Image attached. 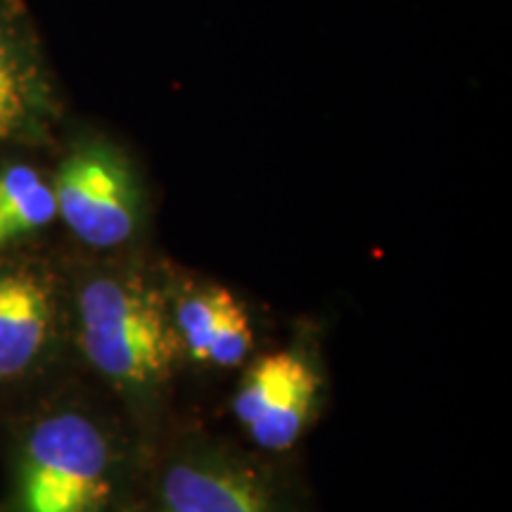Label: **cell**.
<instances>
[{"label": "cell", "mask_w": 512, "mask_h": 512, "mask_svg": "<svg viewBox=\"0 0 512 512\" xmlns=\"http://www.w3.org/2000/svg\"><path fill=\"white\" fill-rule=\"evenodd\" d=\"M53 188L29 166H12L0 174V247L55 219Z\"/></svg>", "instance_id": "8"}, {"label": "cell", "mask_w": 512, "mask_h": 512, "mask_svg": "<svg viewBox=\"0 0 512 512\" xmlns=\"http://www.w3.org/2000/svg\"><path fill=\"white\" fill-rule=\"evenodd\" d=\"M119 451L100 420L57 411L31 427L19 460V512H107Z\"/></svg>", "instance_id": "2"}, {"label": "cell", "mask_w": 512, "mask_h": 512, "mask_svg": "<svg viewBox=\"0 0 512 512\" xmlns=\"http://www.w3.org/2000/svg\"><path fill=\"white\" fill-rule=\"evenodd\" d=\"M323 399V375L302 349L254 358L233 396V413L254 446L285 453L302 441Z\"/></svg>", "instance_id": "4"}, {"label": "cell", "mask_w": 512, "mask_h": 512, "mask_svg": "<svg viewBox=\"0 0 512 512\" xmlns=\"http://www.w3.org/2000/svg\"><path fill=\"white\" fill-rule=\"evenodd\" d=\"M140 512H290L264 467L221 444L174 453L152 479Z\"/></svg>", "instance_id": "3"}, {"label": "cell", "mask_w": 512, "mask_h": 512, "mask_svg": "<svg viewBox=\"0 0 512 512\" xmlns=\"http://www.w3.org/2000/svg\"><path fill=\"white\" fill-rule=\"evenodd\" d=\"M53 332V297L34 273L0 275V382L24 375Z\"/></svg>", "instance_id": "7"}, {"label": "cell", "mask_w": 512, "mask_h": 512, "mask_svg": "<svg viewBox=\"0 0 512 512\" xmlns=\"http://www.w3.org/2000/svg\"><path fill=\"white\" fill-rule=\"evenodd\" d=\"M79 325L88 363L131 401H155L185 361L171 304L143 278H93L79 294Z\"/></svg>", "instance_id": "1"}, {"label": "cell", "mask_w": 512, "mask_h": 512, "mask_svg": "<svg viewBox=\"0 0 512 512\" xmlns=\"http://www.w3.org/2000/svg\"><path fill=\"white\" fill-rule=\"evenodd\" d=\"M185 361L233 370L254 351L252 318L238 297L221 285L197 287L171 306Z\"/></svg>", "instance_id": "6"}, {"label": "cell", "mask_w": 512, "mask_h": 512, "mask_svg": "<svg viewBox=\"0 0 512 512\" xmlns=\"http://www.w3.org/2000/svg\"><path fill=\"white\" fill-rule=\"evenodd\" d=\"M27 79L22 64L0 34V143L8 140L27 117Z\"/></svg>", "instance_id": "9"}, {"label": "cell", "mask_w": 512, "mask_h": 512, "mask_svg": "<svg viewBox=\"0 0 512 512\" xmlns=\"http://www.w3.org/2000/svg\"><path fill=\"white\" fill-rule=\"evenodd\" d=\"M57 214L95 249H112L136 233L140 197L131 174L105 147L76 152L62 164L53 188Z\"/></svg>", "instance_id": "5"}]
</instances>
